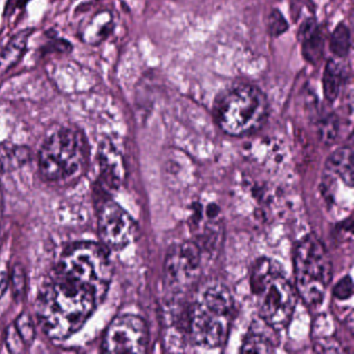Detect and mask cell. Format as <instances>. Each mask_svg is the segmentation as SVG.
Wrapping results in <instances>:
<instances>
[{"instance_id":"obj_1","label":"cell","mask_w":354,"mask_h":354,"mask_svg":"<svg viewBox=\"0 0 354 354\" xmlns=\"http://www.w3.org/2000/svg\"><path fill=\"white\" fill-rule=\"evenodd\" d=\"M99 302L92 290L57 274L39 298L41 326L50 339H68L84 326Z\"/></svg>"},{"instance_id":"obj_2","label":"cell","mask_w":354,"mask_h":354,"mask_svg":"<svg viewBox=\"0 0 354 354\" xmlns=\"http://www.w3.org/2000/svg\"><path fill=\"white\" fill-rule=\"evenodd\" d=\"M235 312L231 292L223 283H211L198 294L188 314V333L194 343L217 348L227 341Z\"/></svg>"},{"instance_id":"obj_3","label":"cell","mask_w":354,"mask_h":354,"mask_svg":"<svg viewBox=\"0 0 354 354\" xmlns=\"http://www.w3.org/2000/svg\"><path fill=\"white\" fill-rule=\"evenodd\" d=\"M250 289L258 300L260 319L277 331L288 326L295 310L297 292L277 262L268 258L257 261Z\"/></svg>"},{"instance_id":"obj_4","label":"cell","mask_w":354,"mask_h":354,"mask_svg":"<svg viewBox=\"0 0 354 354\" xmlns=\"http://www.w3.org/2000/svg\"><path fill=\"white\" fill-rule=\"evenodd\" d=\"M268 101L252 84H234L225 88L214 103L216 123L225 133L243 136L257 131L266 121Z\"/></svg>"},{"instance_id":"obj_5","label":"cell","mask_w":354,"mask_h":354,"mask_svg":"<svg viewBox=\"0 0 354 354\" xmlns=\"http://www.w3.org/2000/svg\"><path fill=\"white\" fill-rule=\"evenodd\" d=\"M57 274L92 290L101 301L111 285L113 266L104 246L78 242L64 252Z\"/></svg>"},{"instance_id":"obj_6","label":"cell","mask_w":354,"mask_h":354,"mask_svg":"<svg viewBox=\"0 0 354 354\" xmlns=\"http://www.w3.org/2000/svg\"><path fill=\"white\" fill-rule=\"evenodd\" d=\"M295 290L310 306L320 304L333 279V265L324 244L315 235L302 238L294 254Z\"/></svg>"},{"instance_id":"obj_7","label":"cell","mask_w":354,"mask_h":354,"mask_svg":"<svg viewBox=\"0 0 354 354\" xmlns=\"http://www.w3.org/2000/svg\"><path fill=\"white\" fill-rule=\"evenodd\" d=\"M88 145L82 132L63 128L47 138L39 154V167L45 179L67 181L84 171Z\"/></svg>"},{"instance_id":"obj_8","label":"cell","mask_w":354,"mask_h":354,"mask_svg":"<svg viewBox=\"0 0 354 354\" xmlns=\"http://www.w3.org/2000/svg\"><path fill=\"white\" fill-rule=\"evenodd\" d=\"M202 250L198 243L181 242L169 248L163 266V283L171 294L189 291L201 273Z\"/></svg>"},{"instance_id":"obj_9","label":"cell","mask_w":354,"mask_h":354,"mask_svg":"<svg viewBox=\"0 0 354 354\" xmlns=\"http://www.w3.org/2000/svg\"><path fill=\"white\" fill-rule=\"evenodd\" d=\"M148 343V327L144 319L136 315H123L107 327L102 350L109 353H144Z\"/></svg>"},{"instance_id":"obj_10","label":"cell","mask_w":354,"mask_h":354,"mask_svg":"<svg viewBox=\"0 0 354 354\" xmlns=\"http://www.w3.org/2000/svg\"><path fill=\"white\" fill-rule=\"evenodd\" d=\"M99 231L103 244L113 250H122L138 237L136 221L113 201H106L99 212Z\"/></svg>"},{"instance_id":"obj_11","label":"cell","mask_w":354,"mask_h":354,"mask_svg":"<svg viewBox=\"0 0 354 354\" xmlns=\"http://www.w3.org/2000/svg\"><path fill=\"white\" fill-rule=\"evenodd\" d=\"M323 194L329 202L337 203L343 198L346 189H353V152L351 148L335 151L325 165L322 179Z\"/></svg>"},{"instance_id":"obj_12","label":"cell","mask_w":354,"mask_h":354,"mask_svg":"<svg viewBox=\"0 0 354 354\" xmlns=\"http://www.w3.org/2000/svg\"><path fill=\"white\" fill-rule=\"evenodd\" d=\"M99 160L105 183L111 188L119 187L125 178V162L119 149L111 140L100 145Z\"/></svg>"},{"instance_id":"obj_13","label":"cell","mask_w":354,"mask_h":354,"mask_svg":"<svg viewBox=\"0 0 354 354\" xmlns=\"http://www.w3.org/2000/svg\"><path fill=\"white\" fill-rule=\"evenodd\" d=\"M275 333L277 330L269 326L262 319L258 322L252 323V327L244 337L241 352L270 353L277 345Z\"/></svg>"},{"instance_id":"obj_14","label":"cell","mask_w":354,"mask_h":354,"mask_svg":"<svg viewBox=\"0 0 354 354\" xmlns=\"http://www.w3.org/2000/svg\"><path fill=\"white\" fill-rule=\"evenodd\" d=\"M301 43L302 55L308 63L318 64L324 55V39L314 19H308L300 26L298 32Z\"/></svg>"},{"instance_id":"obj_15","label":"cell","mask_w":354,"mask_h":354,"mask_svg":"<svg viewBox=\"0 0 354 354\" xmlns=\"http://www.w3.org/2000/svg\"><path fill=\"white\" fill-rule=\"evenodd\" d=\"M32 30H24L10 39L0 50V74L6 73L14 67L26 53Z\"/></svg>"},{"instance_id":"obj_16","label":"cell","mask_w":354,"mask_h":354,"mask_svg":"<svg viewBox=\"0 0 354 354\" xmlns=\"http://www.w3.org/2000/svg\"><path fill=\"white\" fill-rule=\"evenodd\" d=\"M113 28V16L109 12L97 13L82 28L80 38L86 44L96 45L103 42Z\"/></svg>"},{"instance_id":"obj_17","label":"cell","mask_w":354,"mask_h":354,"mask_svg":"<svg viewBox=\"0 0 354 354\" xmlns=\"http://www.w3.org/2000/svg\"><path fill=\"white\" fill-rule=\"evenodd\" d=\"M322 82L325 98L328 102H333L339 96L344 82L343 68L337 62H327Z\"/></svg>"},{"instance_id":"obj_18","label":"cell","mask_w":354,"mask_h":354,"mask_svg":"<svg viewBox=\"0 0 354 354\" xmlns=\"http://www.w3.org/2000/svg\"><path fill=\"white\" fill-rule=\"evenodd\" d=\"M351 47V36L349 28L345 24H341L335 28L331 35L330 50L337 57H347Z\"/></svg>"},{"instance_id":"obj_19","label":"cell","mask_w":354,"mask_h":354,"mask_svg":"<svg viewBox=\"0 0 354 354\" xmlns=\"http://www.w3.org/2000/svg\"><path fill=\"white\" fill-rule=\"evenodd\" d=\"M13 325L18 335L24 341V345L26 347H30L35 339V327L32 317L28 313H24L18 317L15 324Z\"/></svg>"},{"instance_id":"obj_20","label":"cell","mask_w":354,"mask_h":354,"mask_svg":"<svg viewBox=\"0 0 354 354\" xmlns=\"http://www.w3.org/2000/svg\"><path fill=\"white\" fill-rule=\"evenodd\" d=\"M287 20L283 17L281 12L274 10L269 16L268 30L269 34L272 37H279L288 30Z\"/></svg>"},{"instance_id":"obj_21","label":"cell","mask_w":354,"mask_h":354,"mask_svg":"<svg viewBox=\"0 0 354 354\" xmlns=\"http://www.w3.org/2000/svg\"><path fill=\"white\" fill-rule=\"evenodd\" d=\"M12 287H13V293L15 298L24 297V292H26V273L21 265H16L14 267L11 274Z\"/></svg>"},{"instance_id":"obj_22","label":"cell","mask_w":354,"mask_h":354,"mask_svg":"<svg viewBox=\"0 0 354 354\" xmlns=\"http://www.w3.org/2000/svg\"><path fill=\"white\" fill-rule=\"evenodd\" d=\"M321 136L327 142H331L337 138L339 132V123L337 118L328 117L320 126Z\"/></svg>"},{"instance_id":"obj_23","label":"cell","mask_w":354,"mask_h":354,"mask_svg":"<svg viewBox=\"0 0 354 354\" xmlns=\"http://www.w3.org/2000/svg\"><path fill=\"white\" fill-rule=\"evenodd\" d=\"M353 293L352 289V279L350 277H345L333 288V296L339 300L349 299Z\"/></svg>"},{"instance_id":"obj_24","label":"cell","mask_w":354,"mask_h":354,"mask_svg":"<svg viewBox=\"0 0 354 354\" xmlns=\"http://www.w3.org/2000/svg\"><path fill=\"white\" fill-rule=\"evenodd\" d=\"M7 345L10 351L12 352H22L26 349V346L24 345V341H22L20 335H18L14 325H12V326L9 327V329H8Z\"/></svg>"},{"instance_id":"obj_25","label":"cell","mask_w":354,"mask_h":354,"mask_svg":"<svg viewBox=\"0 0 354 354\" xmlns=\"http://www.w3.org/2000/svg\"><path fill=\"white\" fill-rule=\"evenodd\" d=\"M9 283V273L3 263L0 264V296H3Z\"/></svg>"},{"instance_id":"obj_26","label":"cell","mask_w":354,"mask_h":354,"mask_svg":"<svg viewBox=\"0 0 354 354\" xmlns=\"http://www.w3.org/2000/svg\"><path fill=\"white\" fill-rule=\"evenodd\" d=\"M28 3V0H9L8 1L7 12L9 13L10 10L13 11L16 8H24Z\"/></svg>"}]
</instances>
